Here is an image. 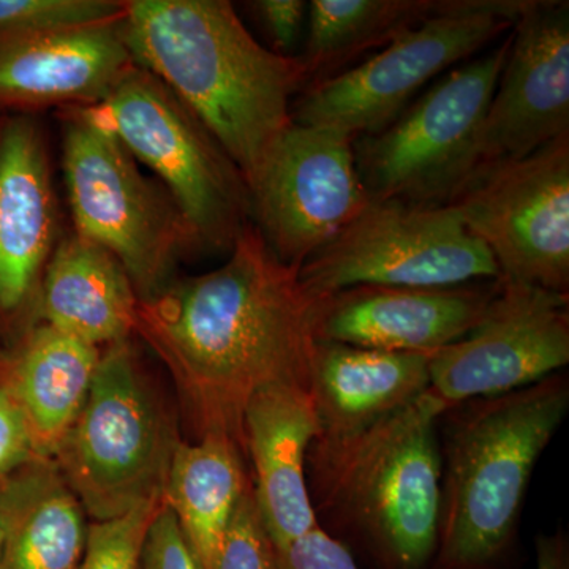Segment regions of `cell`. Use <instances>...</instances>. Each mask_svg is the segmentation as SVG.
I'll return each mask as SVG.
<instances>
[{"instance_id":"9","label":"cell","mask_w":569,"mask_h":569,"mask_svg":"<svg viewBox=\"0 0 569 569\" xmlns=\"http://www.w3.org/2000/svg\"><path fill=\"white\" fill-rule=\"evenodd\" d=\"M527 0H447V6L351 69L306 88L293 122L358 140L395 122L433 78L515 28Z\"/></svg>"},{"instance_id":"30","label":"cell","mask_w":569,"mask_h":569,"mask_svg":"<svg viewBox=\"0 0 569 569\" xmlns=\"http://www.w3.org/2000/svg\"><path fill=\"white\" fill-rule=\"evenodd\" d=\"M274 52L291 56L306 31L309 3L305 0H257L249 3Z\"/></svg>"},{"instance_id":"16","label":"cell","mask_w":569,"mask_h":569,"mask_svg":"<svg viewBox=\"0 0 569 569\" xmlns=\"http://www.w3.org/2000/svg\"><path fill=\"white\" fill-rule=\"evenodd\" d=\"M497 280L445 288L355 287L321 298L318 342L436 353L478 323Z\"/></svg>"},{"instance_id":"24","label":"cell","mask_w":569,"mask_h":569,"mask_svg":"<svg viewBox=\"0 0 569 569\" xmlns=\"http://www.w3.org/2000/svg\"><path fill=\"white\" fill-rule=\"evenodd\" d=\"M447 6V0H312L305 52L309 86L343 71L359 56L380 51Z\"/></svg>"},{"instance_id":"15","label":"cell","mask_w":569,"mask_h":569,"mask_svg":"<svg viewBox=\"0 0 569 569\" xmlns=\"http://www.w3.org/2000/svg\"><path fill=\"white\" fill-rule=\"evenodd\" d=\"M121 18L0 29V110L102 104L137 67Z\"/></svg>"},{"instance_id":"1","label":"cell","mask_w":569,"mask_h":569,"mask_svg":"<svg viewBox=\"0 0 569 569\" xmlns=\"http://www.w3.org/2000/svg\"><path fill=\"white\" fill-rule=\"evenodd\" d=\"M320 302L250 223L227 263L140 301L134 332L170 370L200 438H230L241 448L257 392L310 388Z\"/></svg>"},{"instance_id":"20","label":"cell","mask_w":569,"mask_h":569,"mask_svg":"<svg viewBox=\"0 0 569 569\" xmlns=\"http://www.w3.org/2000/svg\"><path fill=\"white\" fill-rule=\"evenodd\" d=\"M138 299L114 254L84 236H67L52 252L39 293L44 325L100 348L129 340Z\"/></svg>"},{"instance_id":"33","label":"cell","mask_w":569,"mask_h":569,"mask_svg":"<svg viewBox=\"0 0 569 569\" xmlns=\"http://www.w3.org/2000/svg\"><path fill=\"white\" fill-rule=\"evenodd\" d=\"M2 556H3V530H2V526H0V567H2Z\"/></svg>"},{"instance_id":"32","label":"cell","mask_w":569,"mask_h":569,"mask_svg":"<svg viewBox=\"0 0 569 569\" xmlns=\"http://www.w3.org/2000/svg\"><path fill=\"white\" fill-rule=\"evenodd\" d=\"M537 569H569L568 539L561 531L537 537Z\"/></svg>"},{"instance_id":"8","label":"cell","mask_w":569,"mask_h":569,"mask_svg":"<svg viewBox=\"0 0 569 569\" xmlns=\"http://www.w3.org/2000/svg\"><path fill=\"white\" fill-rule=\"evenodd\" d=\"M92 108L137 162L159 176L203 249L230 253L252 223L249 186L194 112L138 66Z\"/></svg>"},{"instance_id":"26","label":"cell","mask_w":569,"mask_h":569,"mask_svg":"<svg viewBox=\"0 0 569 569\" xmlns=\"http://www.w3.org/2000/svg\"><path fill=\"white\" fill-rule=\"evenodd\" d=\"M123 2L112 0H0V29L86 24L116 20Z\"/></svg>"},{"instance_id":"14","label":"cell","mask_w":569,"mask_h":569,"mask_svg":"<svg viewBox=\"0 0 569 569\" xmlns=\"http://www.w3.org/2000/svg\"><path fill=\"white\" fill-rule=\"evenodd\" d=\"M563 137H569V3L527 0L482 122L481 160L522 159Z\"/></svg>"},{"instance_id":"27","label":"cell","mask_w":569,"mask_h":569,"mask_svg":"<svg viewBox=\"0 0 569 569\" xmlns=\"http://www.w3.org/2000/svg\"><path fill=\"white\" fill-rule=\"evenodd\" d=\"M213 569H276V550L247 489L224 533Z\"/></svg>"},{"instance_id":"7","label":"cell","mask_w":569,"mask_h":569,"mask_svg":"<svg viewBox=\"0 0 569 569\" xmlns=\"http://www.w3.org/2000/svg\"><path fill=\"white\" fill-rule=\"evenodd\" d=\"M511 33L485 54L441 74L395 122L355 140L370 201L448 206L478 170L481 130Z\"/></svg>"},{"instance_id":"18","label":"cell","mask_w":569,"mask_h":569,"mask_svg":"<svg viewBox=\"0 0 569 569\" xmlns=\"http://www.w3.org/2000/svg\"><path fill=\"white\" fill-rule=\"evenodd\" d=\"M242 426L254 468V505L272 546L282 549L318 527L305 468L321 433L310 388L279 385L257 392Z\"/></svg>"},{"instance_id":"19","label":"cell","mask_w":569,"mask_h":569,"mask_svg":"<svg viewBox=\"0 0 569 569\" xmlns=\"http://www.w3.org/2000/svg\"><path fill=\"white\" fill-rule=\"evenodd\" d=\"M432 355L318 342L310 369L317 440L358 436L425 395Z\"/></svg>"},{"instance_id":"11","label":"cell","mask_w":569,"mask_h":569,"mask_svg":"<svg viewBox=\"0 0 569 569\" xmlns=\"http://www.w3.org/2000/svg\"><path fill=\"white\" fill-rule=\"evenodd\" d=\"M452 206L501 279L569 291V137L479 164Z\"/></svg>"},{"instance_id":"12","label":"cell","mask_w":569,"mask_h":569,"mask_svg":"<svg viewBox=\"0 0 569 569\" xmlns=\"http://www.w3.org/2000/svg\"><path fill=\"white\" fill-rule=\"evenodd\" d=\"M353 144L337 130L293 122L266 153L249 183L252 220L284 263L301 268L370 203Z\"/></svg>"},{"instance_id":"22","label":"cell","mask_w":569,"mask_h":569,"mask_svg":"<svg viewBox=\"0 0 569 569\" xmlns=\"http://www.w3.org/2000/svg\"><path fill=\"white\" fill-rule=\"evenodd\" d=\"M100 355V348L44 323L32 328L11 355L3 391L20 408L37 458L52 459L80 415Z\"/></svg>"},{"instance_id":"21","label":"cell","mask_w":569,"mask_h":569,"mask_svg":"<svg viewBox=\"0 0 569 569\" xmlns=\"http://www.w3.org/2000/svg\"><path fill=\"white\" fill-rule=\"evenodd\" d=\"M0 486V569H74L88 538L84 509L58 463L33 458Z\"/></svg>"},{"instance_id":"28","label":"cell","mask_w":569,"mask_h":569,"mask_svg":"<svg viewBox=\"0 0 569 569\" xmlns=\"http://www.w3.org/2000/svg\"><path fill=\"white\" fill-rule=\"evenodd\" d=\"M276 550V569H359L350 550L320 526Z\"/></svg>"},{"instance_id":"29","label":"cell","mask_w":569,"mask_h":569,"mask_svg":"<svg viewBox=\"0 0 569 569\" xmlns=\"http://www.w3.org/2000/svg\"><path fill=\"white\" fill-rule=\"evenodd\" d=\"M140 569H201L183 539L178 520L164 505L149 527Z\"/></svg>"},{"instance_id":"23","label":"cell","mask_w":569,"mask_h":569,"mask_svg":"<svg viewBox=\"0 0 569 569\" xmlns=\"http://www.w3.org/2000/svg\"><path fill=\"white\" fill-rule=\"evenodd\" d=\"M249 489L239 447L224 437L181 441L176 449L163 505L178 520L201 569H213L224 533Z\"/></svg>"},{"instance_id":"2","label":"cell","mask_w":569,"mask_h":569,"mask_svg":"<svg viewBox=\"0 0 569 569\" xmlns=\"http://www.w3.org/2000/svg\"><path fill=\"white\" fill-rule=\"evenodd\" d=\"M121 31L134 63L194 112L249 186L293 126L291 99L309 84L301 59L260 44L224 0L123 2Z\"/></svg>"},{"instance_id":"17","label":"cell","mask_w":569,"mask_h":569,"mask_svg":"<svg viewBox=\"0 0 569 569\" xmlns=\"http://www.w3.org/2000/svg\"><path fill=\"white\" fill-rule=\"evenodd\" d=\"M59 204L50 152L28 116L0 122V313L13 316L37 298L59 241Z\"/></svg>"},{"instance_id":"4","label":"cell","mask_w":569,"mask_h":569,"mask_svg":"<svg viewBox=\"0 0 569 569\" xmlns=\"http://www.w3.org/2000/svg\"><path fill=\"white\" fill-rule=\"evenodd\" d=\"M448 408L427 389L376 426L317 440L321 481L396 569H422L436 557L441 516L437 421Z\"/></svg>"},{"instance_id":"25","label":"cell","mask_w":569,"mask_h":569,"mask_svg":"<svg viewBox=\"0 0 569 569\" xmlns=\"http://www.w3.org/2000/svg\"><path fill=\"white\" fill-rule=\"evenodd\" d=\"M162 505L133 509L121 518L93 520L74 569H140L149 527Z\"/></svg>"},{"instance_id":"31","label":"cell","mask_w":569,"mask_h":569,"mask_svg":"<svg viewBox=\"0 0 569 569\" xmlns=\"http://www.w3.org/2000/svg\"><path fill=\"white\" fill-rule=\"evenodd\" d=\"M37 458L31 432L20 408L0 389V473L17 470Z\"/></svg>"},{"instance_id":"10","label":"cell","mask_w":569,"mask_h":569,"mask_svg":"<svg viewBox=\"0 0 569 569\" xmlns=\"http://www.w3.org/2000/svg\"><path fill=\"white\" fill-rule=\"evenodd\" d=\"M299 277L326 298L355 287H458L500 279V271L452 206L387 200L370 201Z\"/></svg>"},{"instance_id":"6","label":"cell","mask_w":569,"mask_h":569,"mask_svg":"<svg viewBox=\"0 0 569 569\" xmlns=\"http://www.w3.org/2000/svg\"><path fill=\"white\" fill-rule=\"evenodd\" d=\"M62 123L63 174L77 233L118 258L140 301L159 295L173 282L181 258L203 249L197 231L92 107L69 108Z\"/></svg>"},{"instance_id":"5","label":"cell","mask_w":569,"mask_h":569,"mask_svg":"<svg viewBox=\"0 0 569 569\" xmlns=\"http://www.w3.org/2000/svg\"><path fill=\"white\" fill-rule=\"evenodd\" d=\"M181 445L173 419L129 340L104 347L80 415L54 462L92 520L162 505Z\"/></svg>"},{"instance_id":"13","label":"cell","mask_w":569,"mask_h":569,"mask_svg":"<svg viewBox=\"0 0 569 569\" xmlns=\"http://www.w3.org/2000/svg\"><path fill=\"white\" fill-rule=\"evenodd\" d=\"M569 362V295L501 279L468 335L430 358L429 391L452 408L509 395Z\"/></svg>"},{"instance_id":"3","label":"cell","mask_w":569,"mask_h":569,"mask_svg":"<svg viewBox=\"0 0 569 569\" xmlns=\"http://www.w3.org/2000/svg\"><path fill=\"white\" fill-rule=\"evenodd\" d=\"M441 448V516L433 569H479L511 541L531 475L563 425L567 378L466 402Z\"/></svg>"}]
</instances>
